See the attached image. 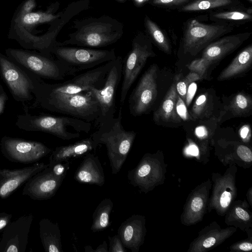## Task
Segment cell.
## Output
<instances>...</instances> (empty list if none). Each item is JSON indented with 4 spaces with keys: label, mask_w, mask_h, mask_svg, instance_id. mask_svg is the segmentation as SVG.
I'll list each match as a JSON object with an SVG mask.
<instances>
[{
    "label": "cell",
    "mask_w": 252,
    "mask_h": 252,
    "mask_svg": "<svg viewBox=\"0 0 252 252\" xmlns=\"http://www.w3.org/2000/svg\"><path fill=\"white\" fill-rule=\"evenodd\" d=\"M34 101L32 107H40L49 111L95 123L100 115L96 98L90 91L76 94L48 91L34 84Z\"/></svg>",
    "instance_id": "6da1fadb"
},
{
    "label": "cell",
    "mask_w": 252,
    "mask_h": 252,
    "mask_svg": "<svg viewBox=\"0 0 252 252\" xmlns=\"http://www.w3.org/2000/svg\"><path fill=\"white\" fill-rule=\"evenodd\" d=\"M122 106L118 115L98 126L91 136L96 149L99 144L106 146L112 173L117 174L121 169L132 147L136 133L127 131L122 126Z\"/></svg>",
    "instance_id": "7a4b0ae2"
},
{
    "label": "cell",
    "mask_w": 252,
    "mask_h": 252,
    "mask_svg": "<svg viewBox=\"0 0 252 252\" xmlns=\"http://www.w3.org/2000/svg\"><path fill=\"white\" fill-rule=\"evenodd\" d=\"M25 114L17 116L15 125L27 131H40L52 134L64 140L79 138V132L88 133L92 125L77 118L60 117L47 114L33 115L30 114L26 106Z\"/></svg>",
    "instance_id": "3957f363"
},
{
    "label": "cell",
    "mask_w": 252,
    "mask_h": 252,
    "mask_svg": "<svg viewBox=\"0 0 252 252\" xmlns=\"http://www.w3.org/2000/svg\"><path fill=\"white\" fill-rule=\"evenodd\" d=\"M6 56L27 71L42 79L63 81L72 75L70 71L57 59L28 51L7 49Z\"/></svg>",
    "instance_id": "277c9868"
},
{
    "label": "cell",
    "mask_w": 252,
    "mask_h": 252,
    "mask_svg": "<svg viewBox=\"0 0 252 252\" xmlns=\"http://www.w3.org/2000/svg\"><path fill=\"white\" fill-rule=\"evenodd\" d=\"M114 60L88 70L74 77L63 82L50 84L39 77L35 80L34 84L48 91L68 94H76L88 91L90 88L97 89L103 87L107 74L113 64Z\"/></svg>",
    "instance_id": "5b68a950"
},
{
    "label": "cell",
    "mask_w": 252,
    "mask_h": 252,
    "mask_svg": "<svg viewBox=\"0 0 252 252\" xmlns=\"http://www.w3.org/2000/svg\"><path fill=\"white\" fill-rule=\"evenodd\" d=\"M71 72L72 75L114 60L113 51L68 47H54L52 53Z\"/></svg>",
    "instance_id": "8992f818"
},
{
    "label": "cell",
    "mask_w": 252,
    "mask_h": 252,
    "mask_svg": "<svg viewBox=\"0 0 252 252\" xmlns=\"http://www.w3.org/2000/svg\"><path fill=\"white\" fill-rule=\"evenodd\" d=\"M0 74L15 101L24 103L33 99L34 81L37 76L22 68L1 53Z\"/></svg>",
    "instance_id": "52a82bcc"
},
{
    "label": "cell",
    "mask_w": 252,
    "mask_h": 252,
    "mask_svg": "<svg viewBox=\"0 0 252 252\" xmlns=\"http://www.w3.org/2000/svg\"><path fill=\"white\" fill-rule=\"evenodd\" d=\"M123 67L121 57H116L107 74L103 87L99 89L91 87L88 90L96 98L100 107V115L95 123L98 126L115 116L116 96L123 76Z\"/></svg>",
    "instance_id": "ba28073f"
},
{
    "label": "cell",
    "mask_w": 252,
    "mask_h": 252,
    "mask_svg": "<svg viewBox=\"0 0 252 252\" xmlns=\"http://www.w3.org/2000/svg\"><path fill=\"white\" fill-rule=\"evenodd\" d=\"M158 66L153 64L142 75L129 95L130 114L134 117L148 113L158 95Z\"/></svg>",
    "instance_id": "9c48e42d"
},
{
    "label": "cell",
    "mask_w": 252,
    "mask_h": 252,
    "mask_svg": "<svg viewBox=\"0 0 252 252\" xmlns=\"http://www.w3.org/2000/svg\"><path fill=\"white\" fill-rule=\"evenodd\" d=\"M69 165L68 161L49 164L29 184L27 188L28 193L33 198L39 200L53 196L65 178Z\"/></svg>",
    "instance_id": "30bf717a"
},
{
    "label": "cell",
    "mask_w": 252,
    "mask_h": 252,
    "mask_svg": "<svg viewBox=\"0 0 252 252\" xmlns=\"http://www.w3.org/2000/svg\"><path fill=\"white\" fill-rule=\"evenodd\" d=\"M3 154L15 162L30 163L37 161L52 152L43 143L3 136L0 141Z\"/></svg>",
    "instance_id": "8fae6325"
},
{
    "label": "cell",
    "mask_w": 252,
    "mask_h": 252,
    "mask_svg": "<svg viewBox=\"0 0 252 252\" xmlns=\"http://www.w3.org/2000/svg\"><path fill=\"white\" fill-rule=\"evenodd\" d=\"M227 29L224 25H207L196 20H191L184 36V53L197 55L214 39L227 32Z\"/></svg>",
    "instance_id": "7c38bea8"
},
{
    "label": "cell",
    "mask_w": 252,
    "mask_h": 252,
    "mask_svg": "<svg viewBox=\"0 0 252 252\" xmlns=\"http://www.w3.org/2000/svg\"><path fill=\"white\" fill-rule=\"evenodd\" d=\"M155 56V54L149 45L138 42H133L132 50L123 63L120 98L121 106L124 105L129 90L145 66L148 59Z\"/></svg>",
    "instance_id": "4fadbf2b"
},
{
    "label": "cell",
    "mask_w": 252,
    "mask_h": 252,
    "mask_svg": "<svg viewBox=\"0 0 252 252\" xmlns=\"http://www.w3.org/2000/svg\"><path fill=\"white\" fill-rule=\"evenodd\" d=\"M117 37L108 25L94 23L84 26L75 36L74 43L88 47H101L112 43Z\"/></svg>",
    "instance_id": "5bb4252c"
},
{
    "label": "cell",
    "mask_w": 252,
    "mask_h": 252,
    "mask_svg": "<svg viewBox=\"0 0 252 252\" xmlns=\"http://www.w3.org/2000/svg\"><path fill=\"white\" fill-rule=\"evenodd\" d=\"M145 234L144 218L132 215L123 221L118 229L124 246L132 252H138L142 244Z\"/></svg>",
    "instance_id": "9a60e30c"
},
{
    "label": "cell",
    "mask_w": 252,
    "mask_h": 252,
    "mask_svg": "<svg viewBox=\"0 0 252 252\" xmlns=\"http://www.w3.org/2000/svg\"><path fill=\"white\" fill-rule=\"evenodd\" d=\"M74 179L80 183L102 186L105 182V175L98 157L90 152L84 155L74 173Z\"/></svg>",
    "instance_id": "2e32d148"
},
{
    "label": "cell",
    "mask_w": 252,
    "mask_h": 252,
    "mask_svg": "<svg viewBox=\"0 0 252 252\" xmlns=\"http://www.w3.org/2000/svg\"><path fill=\"white\" fill-rule=\"evenodd\" d=\"M244 34L224 37L210 43L204 49L201 58L211 66L238 48L245 40Z\"/></svg>",
    "instance_id": "e0dca14e"
},
{
    "label": "cell",
    "mask_w": 252,
    "mask_h": 252,
    "mask_svg": "<svg viewBox=\"0 0 252 252\" xmlns=\"http://www.w3.org/2000/svg\"><path fill=\"white\" fill-rule=\"evenodd\" d=\"M179 76L175 77L160 106L154 113L153 120L157 125L178 124L182 122L176 110L178 96L176 83Z\"/></svg>",
    "instance_id": "ac0fdd59"
},
{
    "label": "cell",
    "mask_w": 252,
    "mask_h": 252,
    "mask_svg": "<svg viewBox=\"0 0 252 252\" xmlns=\"http://www.w3.org/2000/svg\"><path fill=\"white\" fill-rule=\"evenodd\" d=\"M93 150L96 149L90 136L74 143L57 147L50 157L49 164L66 162L71 158L84 156Z\"/></svg>",
    "instance_id": "d6986e66"
},
{
    "label": "cell",
    "mask_w": 252,
    "mask_h": 252,
    "mask_svg": "<svg viewBox=\"0 0 252 252\" xmlns=\"http://www.w3.org/2000/svg\"><path fill=\"white\" fill-rule=\"evenodd\" d=\"M48 165L42 163L34 165L32 167L6 173L5 179L0 185V197H6L32 175L44 170Z\"/></svg>",
    "instance_id": "ffe728a7"
},
{
    "label": "cell",
    "mask_w": 252,
    "mask_h": 252,
    "mask_svg": "<svg viewBox=\"0 0 252 252\" xmlns=\"http://www.w3.org/2000/svg\"><path fill=\"white\" fill-rule=\"evenodd\" d=\"M252 63V45L242 51L220 74L218 80L221 81L240 76L247 71Z\"/></svg>",
    "instance_id": "44dd1931"
},
{
    "label": "cell",
    "mask_w": 252,
    "mask_h": 252,
    "mask_svg": "<svg viewBox=\"0 0 252 252\" xmlns=\"http://www.w3.org/2000/svg\"><path fill=\"white\" fill-rule=\"evenodd\" d=\"M252 111V99L251 95L245 93L235 94L224 106V111L220 112L218 121L225 114L228 113L229 118L244 117L251 115Z\"/></svg>",
    "instance_id": "7402d4cb"
},
{
    "label": "cell",
    "mask_w": 252,
    "mask_h": 252,
    "mask_svg": "<svg viewBox=\"0 0 252 252\" xmlns=\"http://www.w3.org/2000/svg\"><path fill=\"white\" fill-rule=\"evenodd\" d=\"M41 237L46 251L63 252L61 231L57 223L44 220L41 224Z\"/></svg>",
    "instance_id": "603a6c76"
},
{
    "label": "cell",
    "mask_w": 252,
    "mask_h": 252,
    "mask_svg": "<svg viewBox=\"0 0 252 252\" xmlns=\"http://www.w3.org/2000/svg\"><path fill=\"white\" fill-rule=\"evenodd\" d=\"M214 106V98L210 93L200 94L189 112L191 121L207 120L215 117L212 116Z\"/></svg>",
    "instance_id": "cb8c5ba5"
},
{
    "label": "cell",
    "mask_w": 252,
    "mask_h": 252,
    "mask_svg": "<svg viewBox=\"0 0 252 252\" xmlns=\"http://www.w3.org/2000/svg\"><path fill=\"white\" fill-rule=\"evenodd\" d=\"M113 207V201L108 198H104L99 203L93 214L91 229L93 232L103 231L110 225V216Z\"/></svg>",
    "instance_id": "d4e9b609"
},
{
    "label": "cell",
    "mask_w": 252,
    "mask_h": 252,
    "mask_svg": "<svg viewBox=\"0 0 252 252\" xmlns=\"http://www.w3.org/2000/svg\"><path fill=\"white\" fill-rule=\"evenodd\" d=\"M147 29L158 46L164 52L170 54L171 52L169 42L161 29L149 18H146Z\"/></svg>",
    "instance_id": "484cf974"
},
{
    "label": "cell",
    "mask_w": 252,
    "mask_h": 252,
    "mask_svg": "<svg viewBox=\"0 0 252 252\" xmlns=\"http://www.w3.org/2000/svg\"><path fill=\"white\" fill-rule=\"evenodd\" d=\"M231 3V0H197L183 7L185 11L207 10L225 6Z\"/></svg>",
    "instance_id": "4316f807"
},
{
    "label": "cell",
    "mask_w": 252,
    "mask_h": 252,
    "mask_svg": "<svg viewBox=\"0 0 252 252\" xmlns=\"http://www.w3.org/2000/svg\"><path fill=\"white\" fill-rule=\"evenodd\" d=\"M57 18L56 15L42 12H30L21 16V23L24 26H32L51 21Z\"/></svg>",
    "instance_id": "83f0119b"
},
{
    "label": "cell",
    "mask_w": 252,
    "mask_h": 252,
    "mask_svg": "<svg viewBox=\"0 0 252 252\" xmlns=\"http://www.w3.org/2000/svg\"><path fill=\"white\" fill-rule=\"evenodd\" d=\"M179 76L176 83V90L178 94L185 102L186 95L188 88L191 83L202 79L199 75L192 71H190L185 77L180 79Z\"/></svg>",
    "instance_id": "f1b7e54d"
},
{
    "label": "cell",
    "mask_w": 252,
    "mask_h": 252,
    "mask_svg": "<svg viewBox=\"0 0 252 252\" xmlns=\"http://www.w3.org/2000/svg\"><path fill=\"white\" fill-rule=\"evenodd\" d=\"M215 199L219 207L222 210L226 209L229 205L232 199V189L228 185H224L218 192H216Z\"/></svg>",
    "instance_id": "f546056e"
},
{
    "label": "cell",
    "mask_w": 252,
    "mask_h": 252,
    "mask_svg": "<svg viewBox=\"0 0 252 252\" xmlns=\"http://www.w3.org/2000/svg\"><path fill=\"white\" fill-rule=\"evenodd\" d=\"M190 71L198 74L202 79L207 77L208 70L211 65L204 59L200 58L193 61L187 65Z\"/></svg>",
    "instance_id": "4dcf8cb0"
},
{
    "label": "cell",
    "mask_w": 252,
    "mask_h": 252,
    "mask_svg": "<svg viewBox=\"0 0 252 252\" xmlns=\"http://www.w3.org/2000/svg\"><path fill=\"white\" fill-rule=\"evenodd\" d=\"M216 18L229 20H245L251 19V15L242 11H225L213 15Z\"/></svg>",
    "instance_id": "1f68e13d"
},
{
    "label": "cell",
    "mask_w": 252,
    "mask_h": 252,
    "mask_svg": "<svg viewBox=\"0 0 252 252\" xmlns=\"http://www.w3.org/2000/svg\"><path fill=\"white\" fill-rule=\"evenodd\" d=\"M176 110L177 114L182 119V121H189L192 120L189 113L188 111L185 102L178 94L176 103Z\"/></svg>",
    "instance_id": "d6a6232c"
},
{
    "label": "cell",
    "mask_w": 252,
    "mask_h": 252,
    "mask_svg": "<svg viewBox=\"0 0 252 252\" xmlns=\"http://www.w3.org/2000/svg\"><path fill=\"white\" fill-rule=\"evenodd\" d=\"M109 241V252H126L125 247L123 245L118 234L113 237H108Z\"/></svg>",
    "instance_id": "836d02e7"
},
{
    "label": "cell",
    "mask_w": 252,
    "mask_h": 252,
    "mask_svg": "<svg viewBox=\"0 0 252 252\" xmlns=\"http://www.w3.org/2000/svg\"><path fill=\"white\" fill-rule=\"evenodd\" d=\"M216 119L218 120V118H217L214 119L209 125H208L207 124L204 123L199 124L194 129V133L195 135L199 138H203L207 136L209 134V132L212 130H213L212 124V123Z\"/></svg>",
    "instance_id": "e575fe53"
},
{
    "label": "cell",
    "mask_w": 252,
    "mask_h": 252,
    "mask_svg": "<svg viewBox=\"0 0 252 252\" xmlns=\"http://www.w3.org/2000/svg\"><path fill=\"white\" fill-rule=\"evenodd\" d=\"M237 153L239 157L244 161L251 162L252 160V153L247 146L240 145L237 149Z\"/></svg>",
    "instance_id": "d590c367"
},
{
    "label": "cell",
    "mask_w": 252,
    "mask_h": 252,
    "mask_svg": "<svg viewBox=\"0 0 252 252\" xmlns=\"http://www.w3.org/2000/svg\"><path fill=\"white\" fill-rule=\"evenodd\" d=\"M204 200L201 196H196L192 200L190 204V210L192 213H197L202 209Z\"/></svg>",
    "instance_id": "8d00e7d4"
},
{
    "label": "cell",
    "mask_w": 252,
    "mask_h": 252,
    "mask_svg": "<svg viewBox=\"0 0 252 252\" xmlns=\"http://www.w3.org/2000/svg\"><path fill=\"white\" fill-rule=\"evenodd\" d=\"M197 90V85L194 82H192L189 86L185 99V104L187 107L189 106Z\"/></svg>",
    "instance_id": "74e56055"
},
{
    "label": "cell",
    "mask_w": 252,
    "mask_h": 252,
    "mask_svg": "<svg viewBox=\"0 0 252 252\" xmlns=\"http://www.w3.org/2000/svg\"><path fill=\"white\" fill-rule=\"evenodd\" d=\"M8 99V97L2 86L0 83V115L3 112L6 102Z\"/></svg>",
    "instance_id": "f35d334b"
},
{
    "label": "cell",
    "mask_w": 252,
    "mask_h": 252,
    "mask_svg": "<svg viewBox=\"0 0 252 252\" xmlns=\"http://www.w3.org/2000/svg\"><path fill=\"white\" fill-rule=\"evenodd\" d=\"M35 6L34 0H28L24 4L21 10V16L31 12Z\"/></svg>",
    "instance_id": "ab89813d"
},
{
    "label": "cell",
    "mask_w": 252,
    "mask_h": 252,
    "mask_svg": "<svg viewBox=\"0 0 252 252\" xmlns=\"http://www.w3.org/2000/svg\"><path fill=\"white\" fill-rule=\"evenodd\" d=\"M189 0H154L153 3L159 5L179 4L188 1Z\"/></svg>",
    "instance_id": "60d3db41"
},
{
    "label": "cell",
    "mask_w": 252,
    "mask_h": 252,
    "mask_svg": "<svg viewBox=\"0 0 252 252\" xmlns=\"http://www.w3.org/2000/svg\"><path fill=\"white\" fill-rule=\"evenodd\" d=\"M235 213L236 215L243 220L248 221L250 220V215L248 213L240 207L235 209Z\"/></svg>",
    "instance_id": "b9f144b4"
},
{
    "label": "cell",
    "mask_w": 252,
    "mask_h": 252,
    "mask_svg": "<svg viewBox=\"0 0 252 252\" xmlns=\"http://www.w3.org/2000/svg\"><path fill=\"white\" fill-rule=\"evenodd\" d=\"M216 241L217 240L215 237H210L204 240L202 245L205 248H209L214 245Z\"/></svg>",
    "instance_id": "7bdbcfd3"
},
{
    "label": "cell",
    "mask_w": 252,
    "mask_h": 252,
    "mask_svg": "<svg viewBox=\"0 0 252 252\" xmlns=\"http://www.w3.org/2000/svg\"><path fill=\"white\" fill-rule=\"evenodd\" d=\"M93 252H108V246L106 242L104 241L103 243L99 245L95 250H93Z\"/></svg>",
    "instance_id": "ee69618b"
},
{
    "label": "cell",
    "mask_w": 252,
    "mask_h": 252,
    "mask_svg": "<svg viewBox=\"0 0 252 252\" xmlns=\"http://www.w3.org/2000/svg\"><path fill=\"white\" fill-rule=\"evenodd\" d=\"M186 151L188 154L191 155L197 156L198 154V149L194 145H191L189 146Z\"/></svg>",
    "instance_id": "f6af8a7d"
},
{
    "label": "cell",
    "mask_w": 252,
    "mask_h": 252,
    "mask_svg": "<svg viewBox=\"0 0 252 252\" xmlns=\"http://www.w3.org/2000/svg\"><path fill=\"white\" fill-rule=\"evenodd\" d=\"M239 248L243 251H250L252 249V244L251 243L245 242L240 244Z\"/></svg>",
    "instance_id": "bcb514c9"
},
{
    "label": "cell",
    "mask_w": 252,
    "mask_h": 252,
    "mask_svg": "<svg viewBox=\"0 0 252 252\" xmlns=\"http://www.w3.org/2000/svg\"><path fill=\"white\" fill-rule=\"evenodd\" d=\"M250 128L248 126H244L241 128L240 130V135L242 138L245 139L248 136V134L250 132Z\"/></svg>",
    "instance_id": "7dc6e473"
},
{
    "label": "cell",
    "mask_w": 252,
    "mask_h": 252,
    "mask_svg": "<svg viewBox=\"0 0 252 252\" xmlns=\"http://www.w3.org/2000/svg\"><path fill=\"white\" fill-rule=\"evenodd\" d=\"M7 252H18V250H17V247L14 245L10 246L7 250H6Z\"/></svg>",
    "instance_id": "c3c4849f"
},
{
    "label": "cell",
    "mask_w": 252,
    "mask_h": 252,
    "mask_svg": "<svg viewBox=\"0 0 252 252\" xmlns=\"http://www.w3.org/2000/svg\"><path fill=\"white\" fill-rule=\"evenodd\" d=\"M6 221L5 220H0V229L3 228L6 225Z\"/></svg>",
    "instance_id": "681fc988"
},
{
    "label": "cell",
    "mask_w": 252,
    "mask_h": 252,
    "mask_svg": "<svg viewBox=\"0 0 252 252\" xmlns=\"http://www.w3.org/2000/svg\"><path fill=\"white\" fill-rule=\"evenodd\" d=\"M85 251L86 252H92L93 251L92 248L90 246H86L85 247Z\"/></svg>",
    "instance_id": "f907efd6"
},
{
    "label": "cell",
    "mask_w": 252,
    "mask_h": 252,
    "mask_svg": "<svg viewBox=\"0 0 252 252\" xmlns=\"http://www.w3.org/2000/svg\"><path fill=\"white\" fill-rule=\"evenodd\" d=\"M249 0V1H252V0Z\"/></svg>",
    "instance_id": "816d5d0a"
}]
</instances>
